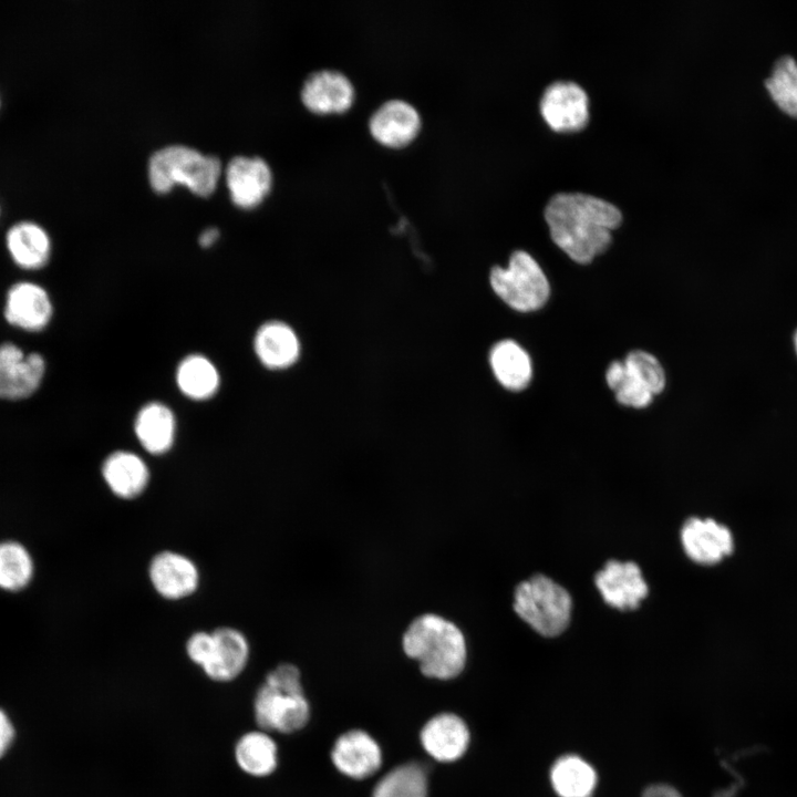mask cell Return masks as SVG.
<instances>
[{"label":"cell","mask_w":797,"mask_h":797,"mask_svg":"<svg viewBox=\"0 0 797 797\" xmlns=\"http://www.w3.org/2000/svg\"><path fill=\"white\" fill-rule=\"evenodd\" d=\"M550 236L572 260L590 262L611 242L622 219L612 203L584 193H558L545 207Z\"/></svg>","instance_id":"cell-1"},{"label":"cell","mask_w":797,"mask_h":797,"mask_svg":"<svg viewBox=\"0 0 797 797\" xmlns=\"http://www.w3.org/2000/svg\"><path fill=\"white\" fill-rule=\"evenodd\" d=\"M402 649L429 679H454L466 665L467 644L463 631L437 613H422L412 620L402 635Z\"/></svg>","instance_id":"cell-2"},{"label":"cell","mask_w":797,"mask_h":797,"mask_svg":"<svg viewBox=\"0 0 797 797\" xmlns=\"http://www.w3.org/2000/svg\"><path fill=\"white\" fill-rule=\"evenodd\" d=\"M514 611L544 636H557L569 625L572 611L570 593L544 575L520 582L514 592Z\"/></svg>","instance_id":"cell-3"},{"label":"cell","mask_w":797,"mask_h":797,"mask_svg":"<svg viewBox=\"0 0 797 797\" xmlns=\"http://www.w3.org/2000/svg\"><path fill=\"white\" fill-rule=\"evenodd\" d=\"M148 172L149 182L157 192H167L175 183H183L193 192L207 196L217 184L220 162L195 148L172 145L153 154Z\"/></svg>","instance_id":"cell-4"},{"label":"cell","mask_w":797,"mask_h":797,"mask_svg":"<svg viewBox=\"0 0 797 797\" xmlns=\"http://www.w3.org/2000/svg\"><path fill=\"white\" fill-rule=\"evenodd\" d=\"M489 282L494 292L511 309L529 312L548 300L550 287L539 263L528 252L516 250L507 268L495 266Z\"/></svg>","instance_id":"cell-5"},{"label":"cell","mask_w":797,"mask_h":797,"mask_svg":"<svg viewBox=\"0 0 797 797\" xmlns=\"http://www.w3.org/2000/svg\"><path fill=\"white\" fill-rule=\"evenodd\" d=\"M46 372L44 356L24 352L12 342L0 344V400L20 401L33 395Z\"/></svg>","instance_id":"cell-6"},{"label":"cell","mask_w":797,"mask_h":797,"mask_svg":"<svg viewBox=\"0 0 797 797\" xmlns=\"http://www.w3.org/2000/svg\"><path fill=\"white\" fill-rule=\"evenodd\" d=\"M255 720L263 731L293 733L308 723L309 703L303 693H290L263 684L253 704Z\"/></svg>","instance_id":"cell-7"},{"label":"cell","mask_w":797,"mask_h":797,"mask_svg":"<svg viewBox=\"0 0 797 797\" xmlns=\"http://www.w3.org/2000/svg\"><path fill=\"white\" fill-rule=\"evenodd\" d=\"M53 312L48 290L38 282L17 281L6 293L3 318L15 329L31 333L43 331L50 324Z\"/></svg>","instance_id":"cell-8"},{"label":"cell","mask_w":797,"mask_h":797,"mask_svg":"<svg viewBox=\"0 0 797 797\" xmlns=\"http://www.w3.org/2000/svg\"><path fill=\"white\" fill-rule=\"evenodd\" d=\"M540 112L556 131L579 130L589 118L588 95L582 86L573 81H555L541 95Z\"/></svg>","instance_id":"cell-9"},{"label":"cell","mask_w":797,"mask_h":797,"mask_svg":"<svg viewBox=\"0 0 797 797\" xmlns=\"http://www.w3.org/2000/svg\"><path fill=\"white\" fill-rule=\"evenodd\" d=\"M686 556L700 565H715L734 551V537L725 526L711 518H689L681 529Z\"/></svg>","instance_id":"cell-10"},{"label":"cell","mask_w":797,"mask_h":797,"mask_svg":"<svg viewBox=\"0 0 797 797\" xmlns=\"http://www.w3.org/2000/svg\"><path fill=\"white\" fill-rule=\"evenodd\" d=\"M594 583L604 602L619 610H634L649 589L640 567L632 562L609 560L594 576Z\"/></svg>","instance_id":"cell-11"},{"label":"cell","mask_w":797,"mask_h":797,"mask_svg":"<svg viewBox=\"0 0 797 797\" xmlns=\"http://www.w3.org/2000/svg\"><path fill=\"white\" fill-rule=\"evenodd\" d=\"M331 758L342 774L355 779L372 776L382 764L380 746L360 729L342 734L334 743Z\"/></svg>","instance_id":"cell-12"},{"label":"cell","mask_w":797,"mask_h":797,"mask_svg":"<svg viewBox=\"0 0 797 797\" xmlns=\"http://www.w3.org/2000/svg\"><path fill=\"white\" fill-rule=\"evenodd\" d=\"M307 107L317 113L343 112L354 99V87L340 71L321 70L308 76L301 90Z\"/></svg>","instance_id":"cell-13"},{"label":"cell","mask_w":797,"mask_h":797,"mask_svg":"<svg viewBox=\"0 0 797 797\" xmlns=\"http://www.w3.org/2000/svg\"><path fill=\"white\" fill-rule=\"evenodd\" d=\"M149 578L155 590L166 599H182L192 594L198 586V570L187 557L163 551L149 566Z\"/></svg>","instance_id":"cell-14"},{"label":"cell","mask_w":797,"mask_h":797,"mask_svg":"<svg viewBox=\"0 0 797 797\" xmlns=\"http://www.w3.org/2000/svg\"><path fill=\"white\" fill-rule=\"evenodd\" d=\"M421 126L416 108L404 100L383 103L372 115L369 127L372 135L387 146H401L412 141Z\"/></svg>","instance_id":"cell-15"},{"label":"cell","mask_w":797,"mask_h":797,"mask_svg":"<svg viewBox=\"0 0 797 797\" xmlns=\"http://www.w3.org/2000/svg\"><path fill=\"white\" fill-rule=\"evenodd\" d=\"M424 749L436 760L454 762L460 758L469 744V732L464 721L452 713L431 718L421 732Z\"/></svg>","instance_id":"cell-16"},{"label":"cell","mask_w":797,"mask_h":797,"mask_svg":"<svg viewBox=\"0 0 797 797\" xmlns=\"http://www.w3.org/2000/svg\"><path fill=\"white\" fill-rule=\"evenodd\" d=\"M232 200L241 207L256 206L268 193L271 172L260 157H234L226 170Z\"/></svg>","instance_id":"cell-17"},{"label":"cell","mask_w":797,"mask_h":797,"mask_svg":"<svg viewBox=\"0 0 797 797\" xmlns=\"http://www.w3.org/2000/svg\"><path fill=\"white\" fill-rule=\"evenodd\" d=\"M6 248L14 265L27 271L46 266L52 244L46 230L34 221L23 220L12 225L6 234Z\"/></svg>","instance_id":"cell-18"},{"label":"cell","mask_w":797,"mask_h":797,"mask_svg":"<svg viewBox=\"0 0 797 797\" xmlns=\"http://www.w3.org/2000/svg\"><path fill=\"white\" fill-rule=\"evenodd\" d=\"M253 350L265 368L284 370L299 359L300 342L290 325L272 320L265 322L256 331Z\"/></svg>","instance_id":"cell-19"},{"label":"cell","mask_w":797,"mask_h":797,"mask_svg":"<svg viewBox=\"0 0 797 797\" xmlns=\"http://www.w3.org/2000/svg\"><path fill=\"white\" fill-rule=\"evenodd\" d=\"M215 646L205 674L217 682H229L245 669L249 658V645L245 635L232 628H219L213 632Z\"/></svg>","instance_id":"cell-20"},{"label":"cell","mask_w":797,"mask_h":797,"mask_svg":"<svg viewBox=\"0 0 797 797\" xmlns=\"http://www.w3.org/2000/svg\"><path fill=\"white\" fill-rule=\"evenodd\" d=\"M134 432L141 445L148 453L156 455L166 453L175 441V415L167 405L161 402H149L137 412Z\"/></svg>","instance_id":"cell-21"},{"label":"cell","mask_w":797,"mask_h":797,"mask_svg":"<svg viewBox=\"0 0 797 797\" xmlns=\"http://www.w3.org/2000/svg\"><path fill=\"white\" fill-rule=\"evenodd\" d=\"M102 475L113 494L122 498L141 495L149 479V472L144 460L127 451L110 454L102 465Z\"/></svg>","instance_id":"cell-22"},{"label":"cell","mask_w":797,"mask_h":797,"mask_svg":"<svg viewBox=\"0 0 797 797\" xmlns=\"http://www.w3.org/2000/svg\"><path fill=\"white\" fill-rule=\"evenodd\" d=\"M489 363L495 377L507 390H524L531 381L530 356L513 340L497 342L489 352Z\"/></svg>","instance_id":"cell-23"},{"label":"cell","mask_w":797,"mask_h":797,"mask_svg":"<svg viewBox=\"0 0 797 797\" xmlns=\"http://www.w3.org/2000/svg\"><path fill=\"white\" fill-rule=\"evenodd\" d=\"M176 383L179 391L188 398L205 401L218 391L220 376L208 358L193 353L179 362L176 369Z\"/></svg>","instance_id":"cell-24"},{"label":"cell","mask_w":797,"mask_h":797,"mask_svg":"<svg viewBox=\"0 0 797 797\" xmlns=\"http://www.w3.org/2000/svg\"><path fill=\"white\" fill-rule=\"evenodd\" d=\"M550 778L560 797H591L597 784L592 766L576 755L559 758L551 768Z\"/></svg>","instance_id":"cell-25"},{"label":"cell","mask_w":797,"mask_h":797,"mask_svg":"<svg viewBox=\"0 0 797 797\" xmlns=\"http://www.w3.org/2000/svg\"><path fill=\"white\" fill-rule=\"evenodd\" d=\"M235 757L241 770L255 777H265L277 767V745L263 732H249L236 744Z\"/></svg>","instance_id":"cell-26"},{"label":"cell","mask_w":797,"mask_h":797,"mask_svg":"<svg viewBox=\"0 0 797 797\" xmlns=\"http://www.w3.org/2000/svg\"><path fill=\"white\" fill-rule=\"evenodd\" d=\"M34 576V561L21 542L0 541V589L18 592L27 588Z\"/></svg>","instance_id":"cell-27"},{"label":"cell","mask_w":797,"mask_h":797,"mask_svg":"<svg viewBox=\"0 0 797 797\" xmlns=\"http://www.w3.org/2000/svg\"><path fill=\"white\" fill-rule=\"evenodd\" d=\"M765 87L783 112L797 117V60L794 56L785 54L775 61Z\"/></svg>","instance_id":"cell-28"},{"label":"cell","mask_w":797,"mask_h":797,"mask_svg":"<svg viewBox=\"0 0 797 797\" xmlns=\"http://www.w3.org/2000/svg\"><path fill=\"white\" fill-rule=\"evenodd\" d=\"M372 797H427L426 773L416 763L397 766L375 785Z\"/></svg>","instance_id":"cell-29"},{"label":"cell","mask_w":797,"mask_h":797,"mask_svg":"<svg viewBox=\"0 0 797 797\" xmlns=\"http://www.w3.org/2000/svg\"><path fill=\"white\" fill-rule=\"evenodd\" d=\"M605 380L614 392L617 401L622 405L642 408L653 401L654 395L631 375L623 361H614L609 365Z\"/></svg>","instance_id":"cell-30"},{"label":"cell","mask_w":797,"mask_h":797,"mask_svg":"<svg viewBox=\"0 0 797 797\" xmlns=\"http://www.w3.org/2000/svg\"><path fill=\"white\" fill-rule=\"evenodd\" d=\"M627 370L653 395L665 387V374L658 359L642 350L630 352L623 361Z\"/></svg>","instance_id":"cell-31"},{"label":"cell","mask_w":797,"mask_h":797,"mask_svg":"<svg viewBox=\"0 0 797 797\" xmlns=\"http://www.w3.org/2000/svg\"><path fill=\"white\" fill-rule=\"evenodd\" d=\"M269 686L290 693H303L299 670L292 664H280L266 677Z\"/></svg>","instance_id":"cell-32"},{"label":"cell","mask_w":797,"mask_h":797,"mask_svg":"<svg viewBox=\"0 0 797 797\" xmlns=\"http://www.w3.org/2000/svg\"><path fill=\"white\" fill-rule=\"evenodd\" d=\"M215 646L214 634L196 632L187 641L186 652L189 659L203 670L210 662Z\"/></svg>","instance_id":"cell-33"},{"label":"cell","mask_w":797,"mask_h":797,"mask_svg":"<svg viewBox=\"0 0 797 797\" xmlns=\"http://www.w3.org/2000/svg\"><path fill=\"white\" fill-rule=\"evenodd\" d=\"M14 738V728L8 715L0 708V757L7 753Z\"/></svg>","instance_id":"cell-34"},{"label":"cell","mask_w":797,"mask_h":797,"mask_svg":"<svg viewBox=\"0 0 797 797\" xmlns=\"http://www.w3.org/2000/svg\"><path fill=\"white\" fill-rule=\"evenodd\" d=\"M219 231L217 228H207L205 229L200 236H199V244L203 247H208L215 242V240L218 238Z\"/></svg>","instance_id":"cell-35"},{"label":"cell","mask_w":797,"mask_h":797,"mask_svg":"<svg viewBox=\"0 0 797 797\" xmlns=\"http://www.w3.org/2000/svg\"><path fill=\"white\" fill-rule=\"evenodd\" d=\"M791 348H793L794 354L797 359V327L795 328L793 335H791Z\"/></svg>","instance_id":"cell-36"}]
</instances>
